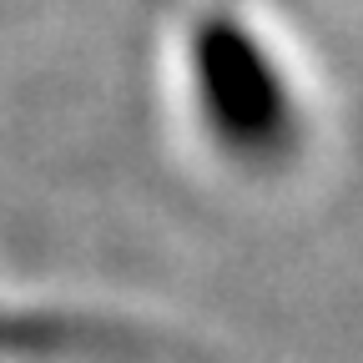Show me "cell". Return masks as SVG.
<instances>
[{
  "mask_svg": "<svg viewBox=\"0 0 363 363\" xmlns=\"http://www.w3.org/2000/svg\"><path fill=\"white\" fill-rule=\"evenodd\" d=\"M131 348L136 333L116 318L45 298H0V358H126Z\"/></svg>",
  "mask_w": 363,
  "mask_h": 363,
  "instance_id": "cell-2",
  "label": "cell"
},
{
  "mask_svg": "<svg viewBox=\"0 0 363 363\" xmlns=\"http://www.w3.org/2000/svg\"><path fill=\"white\" fill-rule=\"evenodd\" d=\"M172 76L192 131L233 167H272L303 136V86L283 35L247 0H172Z\"/></svg>",
  "mask_w": 363,
  "mask_h": 363,
  "instance_id": "cell-1",
  "label": "cell"
}]
</instances>
